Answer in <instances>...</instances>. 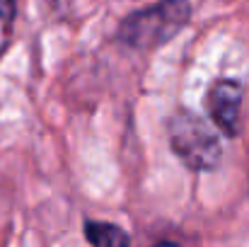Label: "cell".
I'll list each match as a JSON object with an SVG mask.
<instances>
[{"mask_svg":"<svg viewBox=\"0 0 249 247\" xmlns=\"http://www.w3.org/2000/svg\"><path fill=\"white\" fill-rule=\"evenodd\" d=\"M191 17V7L186 0H162L145 10L131 12L116 32V39L131 49L148 51L167 44L177 37Z\"/></svg>","mask_w":249,"mask_h":247,"instance_id":"cell-1","label":"cell"},{"mask_svg":"<svg viewBox=\"0 0 249 247\" xmlns=\"http://www.w3.org/2000/svg\"><path fill=\"white\" fill-rule=\"evenodd\" d=\"M242 85L235 80H215L206 95V109L213 124L225 136H237L240 131V114H242Z\"/></svg>","mask_w":249,"mask_h":247,"instance_id":"cell-3","label":"cell"},{"mask_svg":"<svg viewBox=\"0 0 249 247\" xmlns=\"http://www.w3.org/2000/svg\"><path fill=\"white\" fill-rule=\"evenodd\" d=\"M169 146L174 155L194 172H211L223 158L215 129L194 112H177L169 119Z\"/></svg>","mask_w":249,"mask_h":247,"instance_id":"cell-2","label":"cell"},{"mask_svg":"<svg viewBox=\"0 0 249 247\" xmlns=\"http://www.w3.org/2000/svg\"><path fill=\"white\" fill-rule=\"evenodd\" d=\"M155 247H179V245H174V243H158Z\"/></svg>","mask_w":249,"mask_h":247,"instance_id":"cell-5","label":"cell"},{"mask_svg":"<svg viewBox=\"0 0 249 247\" xmlns=\"http://www.w3.org/2000/svg\"><path fill=\"white\" fill-rule=\"evenodd\" d=\"M85 235L92 247H131V238L121 226L102 223V221H87Z\"/></svg>","mask_w":249,"mask_h":247,"instance_id":"cell-4","label":"cell"}]
</instances>
